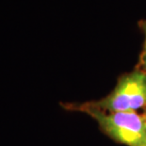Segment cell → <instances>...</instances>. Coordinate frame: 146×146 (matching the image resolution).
<instances>
[{"label": "cell", "mask_w": 146, "mask_h": 146, "mask_svg": "<svg viewBox=\"0 0 146 146\" xmlns=\"http://www.w3.org/2000/svg\"><path fill=\"white\" fill-rule=\"evenodd\" d=\"M67 111L88 114L112 141L125 146H146V123L138 112H105L83 103H60Z\"/></svg>", "instance_id": "obj_1"}, {"label": "cell", "mask_w": 146, "mask_h": 146, "mask_svg": "<svg viewBox=\"0 0 146 146\" xmlns=\"http://www.w3.org/2000/svg\"><path fill=\"white\" fill-rule=\"evenodd\" d=\"M88 107L105 112H138L146 110V72L136 67L118 78L108 95L95 101L83 102Z\"/></svg>", "instance_id": "obj_2"}, {"label": "cell", "mask_w": 146, "mask_h": 146, "mask_svg": "<svg viewBox=\"0 0 146 146\" xmlns=\"http://www.w3.org/2000/svg\"><path fill=\"white\" fill-rule=\"evenodd\" d=\"M138 27L141 30L142 34L144 36L143 45H142V50L139 58V62L137 67L139 69L143 70L146 72V19H141L138 22Z\"/></svg>", "instance_id": "obj_3"}, {"label": "cell", "mask_w": 146, "mask_h": 146, "mask_svg": "<svg viewBox=\"0 0 146 146\" xmlns=\"http://www.w3.org/2000/svg\"><path fill=\"white\" fill-rule=\"evenodd\" d=\"M142 116H143V119H144V122L146 123V110L143 112V114H142Z\"/></svg>", "instance_id": "obj_4"}]
</instances>
